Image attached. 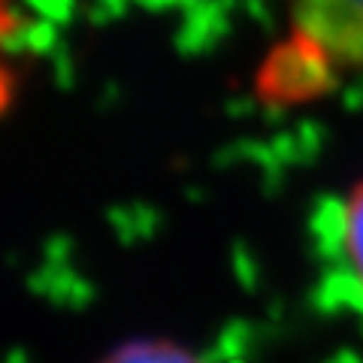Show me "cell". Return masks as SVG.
I'll list each match as a JSON object with an SVG mask.
<instances>
[{
	"label": "cell",
	"instance_id": "5",
	"mask_svg": "<svg viewBox=\"0 0 363 363\" xmlns=\"http://www.w3.org/2000/svg\"><path fill=\"white\" fill-rule=\"evenodd\" d=\"M6 97H9V88H6V79L0 76V109H4V104H6Z\"/></svg>",
	"mask_w": 363,
	"mask_h": 363
},
{
	"label": "cell",
	"instance_id": "4",
	"mask_svg": "<svg viewBox=\"0 0 363 363\" xmlns=\"http://www.w3.org/2000/svg\"><path fill=\"white\" fill-rule=\"evenodd\" d=\"M100 363H203L191 351H185L176 342H164V339H140V342H128L106 354Z\"/></svg>",
	"mask_w": 363,
	"mask_h": 363
},
{
	"label": "cell",
	"instance_id": "6",
	"mask_svg": "<svg viewBox=\"0 0 363 363\" xmlns=\"http://www.w3.org/2000/svg\"><path fill=\"white\" fill-rule=\"evenodd\" d=\"M327 363H363V360H357V357H351V354H339V357H333V360H327Z\"/></svg>",
	"mask_w": 363,
	"mask_h": 363
},
{
	"label": "cell",
	"instance_id": "1",
	"mask_svg": "<svg viewBox=\"0 0 363 363\" xmlns=\"http://www.w3.org/2000/svg\"><path fill=\"white\" fill-rule=\"evenodd\" d=\"M321 252L327 260L324 297L363 324V182L321 218Z\"/></svg>",
	"mask_w": 363,
	"mask_h": 363
},
{
	"label": "cell",
	"instance_id": "3",
	"mask_svg": "<svg viewBox=\"0 0 363 363\" xmlns=\"http://www.w3.org/2000/svg\"><path fill=\"white\" fill-rule=\"evenodd\" d=\"M330 64L306 40H294L288 49L276 52L264 70L267 97H306L327 82Z\"/></svg>",
	"mask_w": 363,
	"mask_h": 363
},
{
	"label": "cell",
	"instance_id": "2",
	"mask_svg": "<svg viewBox=\"0 0 363 363\" xmlns=\"http://www.w3.org/2000/svg\"><path fill=\"white\" fill-rule=\"evenodd\" d=\"M294 18L327 64L363 67V0H294Z\"/></svg>",
	"mask_w": 363,
	"mask_h": 363
}]
</instances>
